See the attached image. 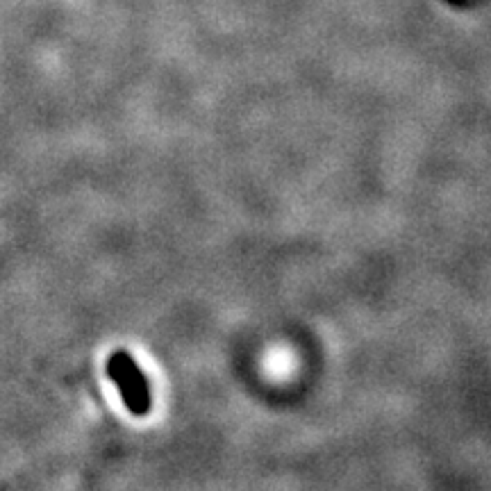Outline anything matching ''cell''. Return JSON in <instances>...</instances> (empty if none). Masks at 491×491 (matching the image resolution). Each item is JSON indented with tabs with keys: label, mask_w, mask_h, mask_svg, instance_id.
<instances>
[{
	"label": "cell",
	"mask_w": 491,
	"mask_h": 491,
	"mask_svg": "<svg viewBox=\"0 0 491 491\" xmlns=\"http://www.w3.org/2000/svg\"><path fill=\"white\" fill-rule=\"evenodd\" d=\"M107 376L114 380L116 389H119L123 398V405L132 414L144 416L150 412V405H153V401H150V384L132 355H127L125 350L114 353L107 359Z\"/></svg>",
	"instance_id": "6da1fadb"
}]
</instances>
